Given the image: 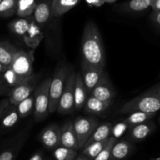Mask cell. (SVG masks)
<instances>
[{
    "mask_svg": "<svg viewBox=\"0 0 160 160\" xmlns=\"http://www.w3.org/2000/svg\"><path fill=\"white\" fill-rule=\"evenodd\" d=\"M9 104H10V102H9V98H3L0 101V117H1L2 114L5 111V109L9 106Z\"/></svg>",
    "mask_w": 160,
    "mask_h": 160,
    "instance_id": "d590c367",
    "label": "cell"
},
{
    "mask_svg": "<svg viewBox=\"0 0 160 160\" xmlns=\"http://www.w3.org/2000/svg\"><path fill=\"white\" fill-rule=\"evenodd\" d=\"M24 140L19 138L0 151V160H15L23 147Z\"/></svg>",
    "mask_w": 160,
    "mask_h": 160,
    "instance_id": "ffe728a7",
    "label": "cell"
},
{
    "mask_svg": "<svg viewBox=\"0 0 160 160\" xmlns=\"http://www.w3.org/2000/svg\"><path fill=\"white\" fill-rule=\"evenodd\" d=\"M81 73L88 95L106 74L104 68L92 65L83 59L81 61Z\"/></svg>",
    "mask_w": 160,
    "mask_h": 160,
    "instance_id": "9c48e42d",
    "label": "cell"
},
{
    "mask_svg": "<svg viewBox=\"0 0 160 160\" xmlns=\"http://www.w3.org/2000/svg\"><path fill=\"white\" fill-rule=\"evenodd\" d=\"M109 140V138L104 141H101V142H93V143L84 147V148H82L81 153H83L84 155L87 156L88 157L91 158V159L94 160V159L101 152L102 150L106 147V145H107Z\"/></svg>",
    "mask_w": 160,
    "mask_h": 160,
    "instance_id": "4316f807",
    "label": "cell"
},
{
    "mask_svg": "<svg viewBox=\"0 0 160 160\" xmlns=\"http://www.w3.org/2000/svg\"><path fill=\"white\" fill-rule=\"evenodd\" d=\"M128 126H129V125L127 123H125L124 121L122 122V123H117L115 126L112 127V134H111V136L114 137L116 139L118 138H120L123 134H124L126 130L128 129Z\"/></svg>",
    "mask_w": 160,
    "mask_h": 160,
    "instance_id": "836d02e7",
    "label": "cell"
},
{
    "mask_svg": "<svg viewBox=\"0 0 160 160\" xmlns=\"http://www.w3.org/2000/svg\"><path fill=\"white\" fill-rule=\"evenodd\" d=\"M149 160H160V157H157V158H153V159H151Z\"/></svg>",
    "mask_w": 160,
    "mask_h": 160,
    "instance_id": "f6af8a7d",
    "label": "cell"
},
{
    "mask_svg": "<svg viewBox=\"0 0 160 160\" xmlns=\"http://www.w3.org/2000/svg\"><path fill=\"white\" fill-rule=\"evenodd\" d=\"M160 110V92L150 89L142 95L130 100L120 109V113H131L142 111L156 112Z\"/></svg>",
    "mask_w": 160,
    "mask_h": 160,
    "instance_id": "7a4b0ae2",
    "label": "cell"
},
{
    "mask_svg": "<svg viewBox=\"0 0 160 160\" xmlns=\"http://www.w3.org/2000/svg\"><path fill=\"white\" fill-rule=\"evenodd\" d=\"M77 73L70 72L67 76L63 92L59 101L57 112L59 114L66 115L73 112L75 108L74 85Z\"/></svg>",
    "mask_w": 160,
    "mask_h": 160,
    "instance_id": "52a82bcc",
    "label": "cell"
},
{
    "mask_svg": "<svg viewBox=\"0 0 160 160\" xmlns=\"http://www.w3.org/2000/svg\"><path fill=\"white\" fill-rule=\"evenodd\" d=\"M52 16V3L47 1H41L37 3L35 9L33 12V18L39 26L45 24Z\"/></svg>",
    "mask_w": 160,
    "mask_h": 160,
    "instance_id": "9a60e30c",
    "label": "cell"
},
{
    "mask_svg": "<svg viewBox=\"0 0 160 160\" xmlns=\"http://www.w3.org/2000/svg\"><path fill=\"white\" fill-rule=\"evenodd\" d=\"M18 0H2L0 3V18L7 19L17 14Z\"/></svg>",
    "mask_w": 160,
    "mask_h": 160,
    "instance_id": "d4e9b609",
    "label": "cell"
},
{
    "mask_svg": "<svg viewBox=\"0 0 160 160\" xmlns=\"http://www.w3.org/2000/svg\"><path fill=\"white\" fill-rule=\"evenodd\" d=\"M111 104H112V102L102 101L95 97L89 95L83 108H84V112L88 113L101 114L106 112Z\"/></svg>",
    "mask_w": 160,
    "mask_h": 160,
    "instance_id": "e0dca14e",
    "label": "cell"
},
{
    "mask_svg": "<svg viewBox=\"0 0 160 160\" xmlns=\"http://www.w3.org/2000/svg\"><path fill=\"white\" fill-rule=\"evenodd\" d=\"M116 142H117V139L114 137H112V136H111L109 138V140L108 142L107 145L102 150L101 152L94 159V160H110L112 147H113Z\"/></svg>",
    "mask_w": 160,
    "mask_h": 160,
    "instance_id": "1f68e13d",
    "label": "cell"
},
{
    "mask_svg": "<svg viewBox=\"0 0 160 160\" xmlns=\"http://www.w3.org/2000/svg\"><path fill=\"white\" fill-rule=\"evenodd\" d=\"M3 78L6 81V82L7 83L8 85L12 88L14 86H16L17 84H18L19 83L21 82L23 79L25 78H20V76L17 74L11 68H8L6 71H5L4 73H2Z\"/></svg>",
    "mask_w": 160,
    "mask_h": 160,
    "instance_id": "4dcf8cb0",
    "label": "cell"
},
{
    "mask_svg": "<svg viewBox=\"0 0 160 160\" xmlns=\"http://www.w3.org/2000/svg\"><path fill=\"white\" fill-rule=\"evenodd\" d=\"M156 112H145L137 111V112H131V115L124 120V122L128 123L129 126H134V125L148 121L156 116Z\"/></svg>",
    "mask_w": 160,
    "mask_h": 160,
    "instance_id": "484cf974",
    "label": "cell"
},
{
    "mask_svg": "<svg viewBox=\"0 0 160 160\" xmlns=\"http://www.w3.org/2000/svg\"><path fill=\"white\" fill-rule=\"evenodd\" d=\"M154 123L152 122L148 121L145 123H139V124L134 125L131 130L130 135L131 139L134 142H140L146 138L152 132L155 130Z\"/></svg>",
    "mask_w": 160,
    "mask_h": 160,
    "instance_id": "ac0fdd59",
    "label": "cell"
},
{
    "mask_svg": "<svg viewBox=\"0 0 160 160\" xmlns=\"http://www.w3.org/2000/svg\"><path fill=\"white\" fill-rule=\"evenodd\" d=\"M152 89H153V90H155V91H158V92H160V84L154 86L153 88H152Z\"/></svg>",
    "mask_w": 160,
    "mask_h": 160,
    "instance_id": "7bdbcfd3",
    "label": "cell"
},
{
    "mask_svg": "<svg viewBox=\"0 0 160 160\" xmlns=\"http://www.w3.org/2000/svg\"><path fill=\"white\" fill-rule=\"evenodd\" d=\"M18 50V48L9 42L6 41L0 42V63L10 67Z\"/></svg>",
    "mask_w": 160,
    "mask_h": 160,
    "instance_id": "d6986e66",
    "label": "cell"
},
{
    "mask_svg": "<svg viewBox=\"0 0 160 160\" xmlns=\"http://www.w3.org/2000/svg\"><path fill=\"white\" fill-rule=\"evenodd\" d=\"M20 118L17 106L16 105L9 104L0 117V129H10L17 124Z\"/></svg>",
    "mask_w": 160,
    "mask_h": 160,
    "instance_id": "5bb4252c",
    "label": "cell"
},
{
    "mask_svg": "<svg viewBox=\"0 0 160 160\" xmlns=\"http://www.w3.org/2000/svg\"><path fill=\"white\" fill-rule=\"evenodd\" d=\"M34 49L30 51L19 49L16 53L13 61L9 68L12 69L18 76L26 78L33 73V62H34Z\"/></svg>",
    "mask_w": 160,
    "mask_h": 160,
    "instance_id": "8992f818",
    "label": "cell"
},
{
    "mask_svg": "<svg viewBox=\"0 0 160 160\" xmlns=\"http://www.w3.org/2000/svg\"><path fill=\"white\" fill-rule=\"evenodd\" d=\"M37 82L38 76L33 73L12 88L8 94L10 104L17 106L20 102L31 95V93L35 90Z\"/></svg>",
    "mask_w": 160,
    "mask_h": 160,
    "instance_id": "5b68a950",
    "label": "cell"
},
{
    "mask_svg": "<svg viewBox=\"0 0 160 160\" xmlns=\"http://www.w3.org/2000/svg\"><path fill=\"white\" fill-rule=\"evenodd\" d=\"M80 0H52V17H62L78 5Z\"/></svg>",
    "mask_w": 160,
    "mask_h": 160,
    "instance_id": "7402d4cb",
    "label": "cell"
},
{
    "mask_svg": "<svg viewBox=\"0 0 160 160\" xmlns=\"http://www.w3.org/2000/svg\"><path fill=\"white\" fill-rule=\"evenodd\" d=\"M61 145L72 149L79 150L78 141L74 131L73 123L67 122L61 128Z\"/></svg>",
    "mask_w": 160,
    "mask_h": 160,
    "instance_id": "4fadbf2b",
    "label": "cell"
},
{
    "mask_svg": "<svg viewBox=\"0 0 160 160\" xmlns=\"http://www.w3.org/2000/svg\"><path fill=\"white\" fill-rule=\"evenodd\" d=\"M53 156L56 160H74L78 156V150L60 145L53 150Z\"/></svg>",
    "mask_w": 160,
    "mask_h": 160,
    "instance_id": "f1b7e54d",
    "label": "cell"
},
{
    "mask_svg": "<svg viewBox=\"0 0 160 160\" xmlns=\"http://www.w3.org/2000/svg\"><path fill=\"white\" fill-rule=\"evenodd\" d=\"M74 160H93L91 158L88 157L87 156H85V155H84L83 153L81 152V154L78 155V156L76 157V159Z\"/></svg>",
    "mask_w": 160,
    "mask_h": 160,
    "instance_id": "ab89813d",
    "label": "cell"
},
{
    "mask_svg": "<svg viewBox=\"0 0 160 160\" xmlns=\"http://www.w3.org/2000/svg\"><path fill=\"white\" fill-rule=\"evenodd\" d=\"M154 20L158 24L160 25V11H156L154 15Z\"/></svg>",
    "mask_w": 160,
    "mask_h": 160,
    "instance_id": "60d3db41",
    "label": "cell"
},
{
    "mask_svg": "<svg viewBox=\"0 0 160 160\" xmlns=\"http://www.w3.org/2000/svg\"><path fill=\"white\" fill-rule=\"evenodd\" d=\"M74 95H75V109L80 110L84 107L86 102L88 94L87 92L84 81H83L81 73H77L74 85Z\"/></svg>",
    "mask_w": 160,
    "mask_h": 160,
    "instance_id": "2e32d148",
    "label": "cell"
},
{
    "mask_svg": "<svg viewBox=\"0 0 160 160\" xmlns=\"http://www.w3.org/2000/svg\"><path fill=\"white\" fill-rule=\"evenodd\" d=\"M2 0H0V3H1V2H2Z\"/></svg>",
    "mask_w": 160,
    "mask_h": 160,
    "instance_id": "c3c4849f",
    "label": "cell"
},
{
    "mask_svg": "<svg viewBox=\"0 0 160 160\" xmlns=\"http://www.w3.org/2000/svg\"><path fill=\"white\" fill-rule=\"evenodd\" d=\"M104 2H108V3H112V2H114L115 1H117V0H102Z\"/></svg>",
    "mask_w": 160,
    "mask_h": 160,
    "instance_id": "ee69618b",
    "label": "cell"
},
{
    "mask_svg": "<svg viewBox=\"0 0 160 160\" xmlns=\"http://www.w3.org/2000/svg\"><path fill=\"white\" fill-rule=\"evenodd\" d=\"M159 123H160V117H159Z\"/></svg>",
    "mask_w": 160,
    "mask_h": 160,
    "instance_id": "7dc6e473",
    "label": "cell"
},
{
    "mask_svg": "<svg viewBox=\"0 0 160 160\" xmlns=\"http://www.w3.org/2000/svg\"><path fill=\"white\" fill-rule=\"evenodd\" d=\"M83 60L94 66L105 68L106 52L101 34L93 22L86 23L81 40Z\"/></svg>",
    "mask_w": 160,
    "mask_h": 160,
    "instance_id": "6da1fadb",
    "label": "cell"
},
{
    "mask_svg": "<svg viewBox=\"0 0 160 160\" xmlns=\"http://www.w3.org/2000/svg\"><path fill=\"white\" fill-rule=\"evenodd\" d=\"M37 6L36 0H18L17 15L20 17H31Z\"/></svg>",
    "mask_w": 160,
    "mask_h": 160,
    "instance_id": "83f0119b",
    "label": "cell"
},
{
    "mask_svg": "<svg viewBox=\"0 0 160 160\" xmlns=\"http://www.w3.org/2000/svg\"><path fill=\"white\" fill-rule=\"evenodd\" d=\"M29 160H45V158L41 152H37L30 158Z\"/></svg>",
    "mask_w": 160,
    "mask_h": 160,
    "instance_id": "8d00e7d4",
    "label": "cell"
},
{
    "mask_svg": "<svg viewBox=\"0 0 160 160\" xmlns=\"http://www.w3.org/2000/svg\"><path fill=\"white\" fill-rule=\"evenodd\" d=\"M19 114L20 118H24L31 113L33 109H34V95H30L24 100L20 102L17 105Z\"/></svg>",
    "mask_w": 160,
    "mask_h": 160,
    "instance_id": "f546056e",
    "label": "cell"
},
{
    "mask_svg": "<svg viewBox=\"0 0 160 160\" xmlns=\"http://www.w3.org/2000/svg\"><path fill=\"white\" fill-rule=\"evenodd\" d=\"M132 151V145L128 141L116 142L112 149L110 160H125Z\"/></svg>",
    "mask_w": 160,
    "mask_h": 160,
    "instance_id": "44dd1931",
    "label": "cell"
},
{
    "mask_svg": "<svg viewBox=\"0 0 160 160\" xmlns=\"http://www.w3.org/2000/svg\"><path fill=\"white\" fill-rule=\"evenodd\" d=\"M10 89L11 88L8 85V84L6 82L4 78H1V79H0V96H2V95H8Z\"/></svg>",
    "mask_w": 160,
    "mask_h": 160,
    "instance_id": "e575fe53",
    "label": "cell"
},
{
    "mask_svg": "<svg viewBox=\"0 0 160 160\" xmlns=\"http://www.w3.org/2000/svg\"><path fill=\"white\" fill-rule=\"evenodd\" d=\"M44 38V34L42 32L41 27L34 21V18L31 19V24L29 28L24 36L23 37L24 43L28 45L29 48L32 49H35L37 46L40 44Z\"/></svg>",
    "mask_w": 160,
    "mask_h": 160,
    "instance_id": "7c38bea8",
    "label": "cell"
},
{
    "mask_svg": "<svg viewBox=\"0 0 160 160\" xmlns=\"http://www.w3.org/2000/svg\"><path fill=\"white\" fill-rule=\"evenodd\" d=\"M52 78H47L34 90V117L36 121H42L49 113V89Z\"/></svg>",
    "mask_w": 160,
    "mask_h": 160,
    "instance_id": "3957f363",
    "label": "cell"
},
{
    "mask_svg": "<svg viewBox=\"0 0 160 160\" xmlns=\"http://www.w3.org/2000/svg\"><path fill=\"white\" fill-rule=\"evenodd\" d=\"M89 95L95 97L102 101L112 102V98L115 96V92L112 88V84H110L108 79L106 73L99 81V83L92 89Z\"/></svg>",
    "mask_w": 160,
    "mask_h": 160,
    "instance_id": "8fae6325",
    "label": "cell"
},
{
    "mask_svg": "<svg viewBox=\"0 0 160 160\" xmlns=\"http://www.w3.org/2000/svg\"><path fill=\"white\" fill-rule=\"evenodd\" d=\"M73 127L78 137V148L82 149L98 127V121L92 117H78L73 121Z\"/></svg>",
    "mask_w": 160,
    "mask_h": 160,
    "instance_id": "ba28073f",
    "label": "cell"
},
{
    "mask_svg": "<svg viewBox=\"0 0 160 160\" xmlns=\"http://www.w3.org/2000/svg\"><path fill=\"white\" fill-rule=\"evenodd\" d=\"M153 10L154 11H160V0H156L152 5Z\"/></svg>",
    "mask_w": 160,
    "mask_h": 160,
    "instance_id": "f35d334b",
    "label": "cell"
},
{
    "mask_svg": "<svg viewBox=\"0 0 160 160\" xmlns=\"http://www.w3.org/2000/svg\"><path fill=\"white\" fill-rule=\"evenodd\" d=\"M3 78L2 73H0V79H1V78Z\"/></svg>",
    "mask_w": 160,
    "mask_h": 160,
    "instance_id": "bcb514c9",
    "label": "cell"
},
{
    "mask_svg": "<svg viewBox=\"0 0 160 160\" xmlns=\"http://www.w3.org/2000/svg\"><path fill=\"white\" fill-rule=\"evenodd\" d=\"M112 123H109V122L98 126L93 132V134H92L90 138L86 142L84 147L93 143V142H101V141H104L109 138L111 137L110 135L112 134Z\"/></svg>",
    "mask_w": 160,
    "mask_h": 160,
    "instance_id": "603a6c76",
    "label": "cell"
},
{
    "mask_svg": "<svg viewBox=\"0 0 160 160\" xmlns=\"http://www.w3.org/2000/svg\"><path fill=\"white\" fill-rule=\"evenodd\" d=\"M32 17H20V18L16 19L10 22L9 24V28L13 34L18 36L23 37L24 34L28 31L31 24Z\"/></svg>",
    "mask_w": 160,
    "mask_h": 160,
    "instance_id": "cb8c5ba5",
    "label": "cell"
},
{
    "mask_svg": "<svg viewBox=\"0 0 160 160\" xmlns=\"http://www.w3.org/2000/svg\"><path fill=\"white\" fill-rule=\"evenodd\" d=\"M152 2L153 0H131L129 7L134 11H142L152 6Z\"/></svg>",
    "mask_w": 160,
    "mask_h": 160,
    "instance_id": "d6a6232c",
    "label": "cell"
},
{
    "mask_svg": "<svg viewBox=\"0 0 160 160\" xmlns=\"http://www.w3.org/2000/svg\"><path fill=\"white\" fill-rule=\"evenodd\" d=\"M88 3L91 5H93V6H100L105 3L102 0H86Z\"/></svg>",
    "mask_w": 160,
    "mask_h": 160,
    "instance_id": "74e56055",
    "label": "cell"
},
{
    "mask_svg": "<svg viewBox=\"0 0 160 160\" xmlns=\"http://www.w3.org/2000/svg\"><path fill=\"white\" fill-rule=\"evenodd\" d=\"M68 74V70H67V67H62L56 70L54 77H53V78H52V82L49 89L50 113H52V112L57 111Z\"/></svg>",
    "mask_w": 160,
    "mask_h": 160,
    "instance_id": "277c9868",
    "label": "cell"
},
{
    "mask_svg": "<svg viewBox=\"0 0 160 160\" xmlns=\"http://www.w3.org/2000/svg\"><path fill=\"white\" fill-rule=\"evenodd\" d=\"M40 139L45 148L54 150L61 145V128L56 124L47 127L42 131Z\"/></svg>",
    "mask_w": 160,
    "mask_h": 160,
    "instance_id": "30bf717a",
    "label": "cell"
},
{
    "mask_svg": "<svg viewBox=\"0 0 160 160\" xmlns=\"http://www.w3.org/2000/svg\"><path fill=\"white\" fill-rule=\"evenodd\" d=\"M9 68V67H6V66L2 65V63H0V73H3L5 71H6L7 70V69Z\"/></svg>",
    "mask_w": 160,
    "mask_h": 160,
    "instance_id": "b9f144b4",
    "label": "cell"
}]
</instances>
